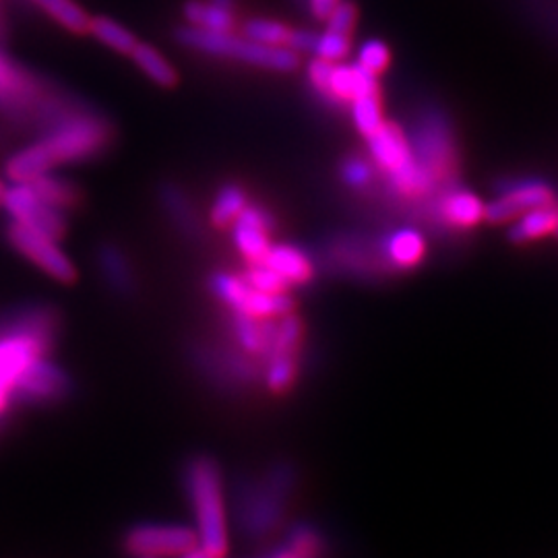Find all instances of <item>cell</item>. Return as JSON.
I'll list each match as a JSON object with an SVG mask.
<instances>
[{"label": "cell", "instance_id": "obj_1", "mask_svg": "<svg viewBox=\"0 0 558 558\" xmlns=\"http://www.w3.org/2000/svg\"><path fill=\"white\" fill-rule=\"evenodd\" d=\"M184 488L195 518L197 544L211 558L226 557L230 539L220 465L207 456L191 459L184 470Z\"/></svg>", "mask_w": 558, "mask_h": 558}, {"label": "cell", "instance_id": "obj_2", "mask_svg": "<svg viewBox=\"0 0 558 558\" xmlns=\"http://www.w3.org/2000/svg\"><path fill=\"white\" fill-rule=\"evenodd\" d=\"M54 339L57 319L50 308L21 311L0 325V383L13 391L21 375L36 360L50 354Z\"/></svg>", "mask_w": 558, "mask_h": 558}, {"label": "cell", "instance_id": "obj_3", "mask_svg": "<svg viewBox=\"0 0 558 558\" xmlns=\"http://www.w3.org/2000/svg\"><path fill=\"white\" fill-rule=\"evenodd\" d=\"M177 40L197 52H205L211 57L240 60L244 64H253L259 69H271L290 73L299 69V52L281 46H267L259 41L248 40L246 36L239 38L232 32H205L197 27H180L177 32Z\"/></svg>", "mask_w": 558, "mask_h": 558}, {"label": "cell", "instance_id": "obj_4", "mask_svg": "<svg viewBox=\"0 0 558 558\" xmlns=\"http://www.w3.org/2000/svg\"><path fill=\"white\" fill-rule=\"evenodd\" d=\"M368 151L383 172H387L391 186L403 197H420L435 189V180L420 166L412 143L393 122H383L366 137Z\"/></svg>", "mask_w": 558, "mask_h": 558}, {"label": "cell", "instance_id": "obj_5", "mask_svg": "<svg viewBox=\"0 0 558 558\" xmlns=\"http://www.w3.org/2000/svg\"><path fill=\"white\" fill-rule=\"evenodd\" d=\"M294 486V470L288 463H276L263 478L244 486L240 495V521L248 536H267L283 519L286 499Z\"/></svg>", "mask_w": 558, "mask_h": 558}, {"label": "cell", "instance_id": "obj_6", "mask_svg": "<svg viewBox=\"0 0 558 558\" xmlns=\"http://www.w3.org/2000/svg\"><path fill=\"white\" fill-rule=\"evenodd\" d=\"M110 140L108 124L94 114H71L52 126L44 140L34 143L48 170L59 163L98 156Z\"/></svg>", "mask_w": 558, "mask_h": 558}, {"label": "cell", "instance_id": "obj_7", "mask_svg": "<svg viewBox=\"0 0 558 558\" xmlns=\"http://www.w3.org/2000/svg\"><path fill=\"white\" fill-rule=\"evenodd\" d=\"M304 338L302 320L288 313L276 319L274 336L263 354V379L271 393H286L299 377L300 350Z\"/></svg>", "mask_w": 558, "mask_h": 558}, {"label": "cell", "instance_id": "obj_8", "mask_svg": "<svg viewBox=\"0 0 558 558\" xmlns=\"http://www.w3.org/2000/svg\"><path fill=\"white\" fill-rule=\"evenodd\" d=\"M209 288L214 296L223 302L232 313H244L259 319H279L294 308V300L288 292L267 294L253 288L242 276L232 274H214L209 279Z\"/></svg>", "mask_w": 558, "mask_h": 558}, {"label": "cell", "instance_id": "obj_9", "mask_svg": "<svg viewBox=\"0 0 558 558\" xmlns=\"http://www.w3.org/2000/svg\"><path fill=\"white\" fill-rule=\"evenodd\" d=\"M7 239L17 253L32 260L34 265H38L50 278L57 279L60 283H73L77 279V269L73 260L60 248L59 240L50 239L15 220L7 228Z\"/></svg>", "mask_w": 558, "mask_h": 558}, {"label": "cell", "instance_id": "obj_10", "mask_svg": "<svg viewBox=\"0 0 558 558\" xmlns=\"http://www.w3.org/2000/svg\"><path fill=\"white\" fill-rule=\"evenodd\" d=\"M122 544L124 550L135 558H174L199 546L193 527L168 523L133 525Z\"/></svg>", "mask_w": 558, "mask_h": 558}, {"label": "cell", "instance_id": "obj_11", "mask_svg": "<svg viewBox=\"0 0 558 558\" xmlns=\"http://www.w3.org/2000/svg\"><path fill=\"white\" fill-rule=\"evenodd\" d=\"M308 80L323 98L333 104L356 100L362 94L379 89L377 77L356 64L315 59L308 64Z\"/></svg>", "mask_w": 558, "mask_h": 558}, {"label": "cell", "instance_id": "obj_12", "mask_svg": "<svg viewBox=\"0 0 558 558\" xmlns=\"http://www.w3.org/2000/svg\"><path fill=\"white\" fill-rule=\"evenodd\" d=\"M2 205L13 220L25 223L50 239L60 240L66 232V220L62 211L40 199L27 182H13L11 186H7Z\"/></svg>", "mask_w": 558, "mask_h": 558}, {"label": "cell", "instance_id": "obj_13", "mask_svg": "<svg viewBox=\"0 0 558 558\" xmlns=\"http://www.w3.org/2000/svg\"><path fill=\"white\" fill-rule=\"evenodd\" d=\"M410 143L416 160L430 179L439 182L449 177L453 163V143L447 120L440 114L424 117Z\"/></svg>", "mask_w": 558, "mask_h": 558}, {"label": "cell", "instance_id": "obj_14", "mask_svg": "<svg viewBox=\"0 0 558 558\" xmlns=\"http://www.w3.org/2000/svg\"><path fill=\"white\" fill-rule=\"evenodd\" d=\"M555 201L557 193L548 182L538 179L515 180L486 205V220L493 223H509L521 214Z\"/></svg>", "mask_w": 558, "mask_h": 558}, {"label": "cell", "instance_id": "obj_15", "mask_svg": "<svg viewBox=\"0 0 558 558\" xmlns=\"http://www.w3.org/2000/svg\"><path fill=\"white\" fill-rule=\"evenodd\" d=\"M11 393L25 403H54L71 393V379L59 364L41 356L21 375Z\"/></svg>", "mask_w": 558, "mask_h": 558}, {"label": "cell", "instance_id": "obj_16", "mask_svg": "<svg viewBox=\"0 0 558 558\" xmlns=\"http://www.w3.org/2000/svg\"><path fill=\"white\" fill-rule=\"evenodd\" d=\"M271 228H274L271 216L265 209L246 205L232 223V236L240 255L248 263L263 259L271 246V240H269Z\"/></svg>", "mask_w": 558, "mask_h": 558}, {"label": "cell", "instance_id": "obj_17", "mask_svg": "<svg viewBox=\"0 0 558 558\" xmlns=\"http://www.w3.org/2000/svg\"><path fill=\"white\" fill-rule=\"evenodd\" d=\"M327 27L319 34L315 57L329 60V62H341L350 54L352 46V32L356 23V7L352 2H339L333 13L327 17Z\"/></svg>", "mask_w": 558, "mask_h": 558}, {"label": "cell", "instance_id": "obj_18", "mask_svg": "<svg viewBox=\"0 0 558 558\" xmlns=\"http://www.w3.org/2000/svg\"><path fill=\"white\" fill-rule=\"evenodd\" d=\"M437 214L440 221H445L447 226L468 230L478 226L480 221L486 220V205L472 191L456 189L440 197Z\"/></svg>", "mask_w": 558, "mask_h": 558}, {"label": "cell", "instance_id": "obj_19", "mask_svg": "<svg viewBox=\"0 0 558 558\" xmlns=\"http://www.w3.org/2000/svg\"><path fill=\"white\" fill-rule=\"evenodd\" d=\"M260 260L271 267L288 286L308 283L315 276V265L311 257L292 244H271Z\"/></svg>", "mask_w": 558, "mask_h": 558}, {"label": "cell", "instance_id": "obj_20", "mask_svg": "<svg viewBox=\"0 0 558 558\" xmlns=\"http://www.w3.org/2000/svg\"><path fill=\"white\" fill-rule=\"evenodd\" d=\"M383 259L393 269H412L426 255V240L414 228H399L383 242Z\"/></svg>", "mask_w": 558, "mask_h": 558}, {"label": "cell", "instance_id": "obj_21", "mask_svg": "<svg viewBox=\"0 0 558 558\" xmlns=\"http://www.w3.org/2000/svg\"><path fill=\"white\" fill-rule=\"evenodd\" d=\"M232 336L244 354L263 359L276 329V319H259L244 313H232Z\"/></svg>", "mask_w": 558, "mask_h": 558}, {"label": "cell", "instance_id": "obj_22", "mask_svg": "<svg viewBox=\"0 0 558 558\" xmlns=\"http://www.w3.org/2000/svg\"><path fill=\"white\" fill-rule=\"evenodd\" d=\"M40 83L27 75L20 64L0 54V106H21L36 100Z\"/></svg>", "mask_w": 558, "mask_h": 558}, {"label": "cell", "instance_id": "obj_23", "mask_svg": "<svg viewBox=\"0 0 558 558\" xmlns=\"http://www.w3.org/2000/svg\"><path fill=\"white\" fill-rule=\"evenodd\" d=\"M558 232V203L530 209L511 221L509 236L513 242H534Z\"/></svg>", "mask_w": 558, "mask_h": 558}, {"label": "cell", "instance_id": "obj_24", "mask_svg": "<svg viewBox=\"0 0 558 558\" xmlns=\"http://www.w3.org/2000/svg\"><path fill=\"white\" fill-rule=\"evenodd\" d=\"M184 17L191 27L205 32H234V11L221 7L216 0H189L184 4Z\"/></svg>", "mask_w": 558, "mask_h": 558}, {"label": "cell", "instance_id": "obj_25", "mask_svg": "<svg viewBox=\"0 0 558 558\" xmlns=\"http://www.w3.org/2000/svg\"><path fill=\"white\" fill-rule=\"evenodd\" d=\"M133 60L137 62L141 71L151 81H156L161 87H174L179 83L177 69L161 57L160 52L147 44L137 41V46L131 52Z\"/></svg>", "mask_w": 558, "mask_h": 558}, {"label": "cell", "instance_id": "obj_26", "mask_svg": "<svg viewBox=\"0 0 558 558\" xmlns=\"http://www.w3.org/2000/svg\"><path fill=\"white\" fill-rule=\"evenodd\" d=\"M100 267L106 281L120 292L126 294L135 288V276L131 269V263L124 257V253L114 244H106L100 251Z\"/></svg>", "mask_w": 558, "mask_h": 558}, {"label": "cell", "instance_id": "obj_27", "mask_svg": "<svg viewBox=\"0 0 558 558\" xmlns=\"http://www.w3.org/2000/svg\"><path fill=\"white\" fill-rule=\"evenodd\" d=\"M246 207V193L240 189L239 184H226L221 186L220 193L216 195V201L211 205L209 218L216 228H228L242 214Z\"/></svg>", "mask_w": 558, "mask_h": 558}, {"label": "cell", "instance_id": "obj_28", "mask_svg": "<svg viewBox=\"0 0 558 558\" xmlns=\"http://www.w3.org/2000/svg\"><path fill=\"white\" fill-rule=\"evenodd\" d=\"M34 193L46 201L48 205L57 207V209H69L77 203V191L73 189V184H69L66 180L57 179V177H50L48 172L41 174L38 179L29 180L27 182Z\"/></svg>", "mask_w": 558, "mask_h": 558}, {"label": "cell", "instance_id": "obj_29", "mask_svg": "<svg viewBox=\"0 0 558 558\" xmlns=\"http://www.w3.org/2000/svg\"><path fill=\"white\" fill-rule=\"evenodd\" d=\"M89 32H92L104 46L117 50L120 54H131L133 48L137 46V38H135L126 27H122L120 23H117L114 20H108V17L89 20Z\"/></svg>", "mask_w": 558, "mask_h": 558}, {"label": "cell", "instance_id": "obj_30", "mask_svg": "<svg viewBox=\"0 0 558 558\" xmlns=\"http://www.w3.org/2000/svg\"><path fill=\"white\" fill-rule=\"evenodd\" d=\"M352 104V119L364 137L373 135L380 124L385 122L383 119V108H380V92L373 89L359 96Z\"/></svg>", "mask_w": 558, "mask_h": 558}, {"label": "cell", "instance_id": "obj_31", "mask_svg": "<svg viewBox=\"0 0 558 558\" xmlns=\"http://www.w3.org/2000/svg\"><path fill=\"white\" fill-rule=\"evenodd\" d=\"M41 9L59 21L62 27L75 32V34H85L89 32V17L83 13L77 2L73 0H36Z\"/></svg>", "mask_w": 558, "mask_h": 558}, {"label": "cell", "instance_id": "obj_32", "mask_svg": "<svg viewBox=\"0 0 558 558\" xmlns=\"http://www.w3.org/2000/svg\"><path fill=\"white\" fill-rule=\"evenodd\" d=\"M244 36L248 40L267 44V46H281L290 48L294 29L274 20H253L244 25ZM292 50V48H290Z\"/></svg>", "mask_w": 558, "mask_h": 558}, {"label": "cell", "instance_id": "obj_33", "mask_svg": "<svg viewBox=\"0 0 558 558\" xmlns=\"http://www.w3.org/2000/svg\"><path fill=\"white\" fill-rule=\"evenodd\" d=\"M161 203L168 209L170 218L177 221V226H180L184 232L191 234L197 228V218H195L193 205L189 203L186 195L180 189L172 186V184L163 186L161 189Z\"/></svg>", "mask_w": 558, "mask_h": 558}, {"label": "cell", "instance_id": "obj_34", "mask_svg": "<svg viewBox=\"0 0 558 558\" xmlns=\"http://www.w3.org/2000/svg\"><path fill=\"white\" fill-rule=\"evenodd\" d=\"M242 278L246 279L253 288H257L260 292H267V294H281V292H288V283L283 279L279 278L278 274L267 267L263 260L257 263H248L246 271L242 274Z\"/></svg>", "mask_w": 558, "mask_h": 558}, {"label": "cell", "instance_id": "obj_35", "mask_svg": "<svg viewBox=\"0 0 558 558\" xmlns=\"http://www.w3.org/2000/svg\"><path fill=\"white\" fill-rule=\"evenodd\" d=\"M286 542L296 548L302 557L319 558L323 553V539H320L319 532L308 525V523H299L288 532Z\"/></svg>", "mask_w": 558, "mask_h": 558}, {"label": "cell", "instance_id": "obj_36", "mask_svg": "<svg viewBox=\"0 0 558 558\" xmlns=\"http://www.w3.org/2000/svg\"><path fill=\"white\" fill-rule=\"evenodd\" d=\"M389 48L380 40H368L362 44V48L359 50V62L360 66L364 71H368L371 75L379 77L380 73H385V69L389 66Z\"/></svg>", "mask_w": 558, "mask_h": 558}, {"label": "cell", "instance_id": "obj_37", "mask_svg": "<svg viewBox=\"0 0 558 558\" xmlns=\"http://www.w3.org/2000/svg\"><path fill=\"white\" fill-rule=\"evenodd\" d=\"M371 174H373V170H371L368 161L360 160V158H350L341 166V179L354 189L366 186L371 182Z\"/></svg>", "mask_w": 558, "mask_h": 558}, {"label": "cell", "instance_id": "obj_38", "mask_svg": "<svg viewBox=\"0 0 558 558\" xmlns=\"http://www.w3.org/2000/svg\"><path fill=\"white\" fill-rule=\"evenodd\" d=\"M341 0H308V9L317 20H327Z\"/></svg>", "mask_w": 558, "mask_h": 558}, {"label": "cell", "instance_id": "obj_39", "mask_svg": "<svg viewBox=\"0 0 558 558\" xmlns=\"http://www.w3.org/2000/svg\"><path fill=\"white\" fill-rule=\"evenodd\" d=\"M11 391L0 383V414H4L7 412V408H9V403H11Z\"/></svg>", "mask_w": 558, "mask_h": 558}, {"label": "cell", "instance_id": "obj_40", "mask_svg": "<svg viewBox=\"0 0 558 558\" xmlns=\"http://www.w3.org/2000/svg\"><path fill=\"white\" fill-rule=\"evenodd\" d=\"M174 558H211L201 546H195V548H191V550H186V553H182L179 557Z\"/></svg>", "mask_w": 558, "mask_h": 558}, {"label": "cell", "instance_id": "obj_41", "mask_svg": "<svg viewBox=\"0 0 558 558\" xmlns=\"http://www.w3.org/2000/svg\"><path fill=\"white\" fill-rule=\"evenodd\" d=\"M4 189L7 186H2V182H0V205H2V199H4Z\"/></svg>", "mask_w": 558, "mask_h": 558}, {"label": "cell", "instance_id": "obj_42", "mask_svg": "<svg viewBox=\"0 0 558 558\" xmlns=\"http://www.w3.org/2000/svg\"><path fill=\"white\" fill-rule=\"evenodd\" d=\"M267 558H271V557H267Z\"/></svg>", "mask_w": 558, "mask_h": 558}, {"label": "cell", "instance_id": "obj_43", "mask_svg": "<svg viewBox=\"0 0 558 558\" xmlns=\"http://www.w3.org/2000/svg\"><path fill=\"white\" fill-rule=\"evenodd\" d=\"M557 234H558V232H557Z\"/></svg>", "mask_w": 558, "mask_h": 558}]
</instances>
